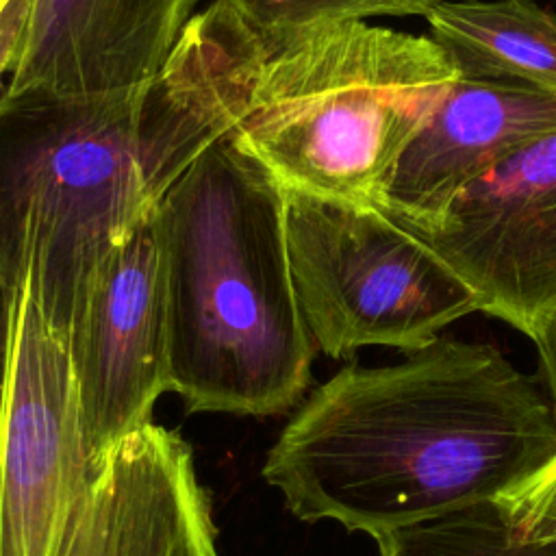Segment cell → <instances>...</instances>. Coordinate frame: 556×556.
Wrapping results in <instances>:
<instances>
[{"label": "cell", "instance_id": "cell-1", "mask_svg": "<svg viewBox=\"0 0 556 556\" xmlns=\"http://www.w3.org/2000/svg\"><path fill=\"white\" fill-rule=\"evenodd\" d=\"M269 43L213 0L141 87L0 91V280L65 339L111 252L243 115Z\"/></svg>", "mask_w": 556, "mask_h": 556}, {"label": "cell", "instance_id": "cell-2", "mask_svg": "<svg viewBox=\"0 0 556 556\" xmlns=\"http://www.w3.org/2000/svg\"><path fill=\"white\" fill-rule=\"evenodd\" d=\"M556 458V415L489 343L439 337L380 367L348 365L291 415L263 478L302 521L374 541L495 504Z\"/></svg>", "mask_w": 556, "mask_h": 556}, {"label": "cell", "instance_id": "cell-3", "mask_svg": "<svg viewBox=\"0 0 556 556\" xmlns=\"http://www.w3.org/2000/svg\"><path fill=\"white\" fill-rule=\"evenodd\" d=\"M167 380L187 413L282 415L311 387L317 343L287 243V193L232 137L161 198Z\"/></svg>", "mask_w": 556, "mask_h": 556}, {"label": "cell", "instance_id": "cell-4", "mask_svg": "<svg viewBox=\"0 0 556 556\" xmlns=\"http://www.w3.org/2000/svg\"><path fill=\"white\" fill-rule=\"evenodd\" d=\"M191 445L148 424L91 456L67 341L20 295L0 441V556H219Z\"/></svg>", "mask_w": 556, "mask_h": 556}, {"label": "cell", "instance_id": "cell-5", "mask_svg": "<svg viewBox=\"0 0 556 556\" xmlns=\"http://www.w3.org/2000/svg\"><path fill=\"white\" fill-rule=\"evenodd\" d=\"M456 78L428 35L317 26L269 43L230 137L285 193L380 208L395 161Z\"/></svg>", "mask_w": 556, "mask_h": 556}, {"label": "cell", "instance_id": "cell-6", "mask_svg": "<svg viewBox=\"0 0 556 556\" xmlns=\"http://www.w3.org/2000/svg\"><path fill=\"white\" fill-rule=\"evenodd\" d=\"M287 243L306 326L332 358L367 345L417 352L478 311L463 278L378 206L287 193Z\"/></svg>", "mask_w": 556, "mask_h": 556}, {"label": "cell", "instance_id": "cell-7", "mask_svg": "<svg viewBox=\"0 0 556 556\" xmlns=\"http://www.w3.org/2000/svg\"><path fill=\"white\" fill-rule=\"evenodd\" d=\"M406 228L463 278L480 313L530 337L556 308V130L500 161L434 219Z\"/></svg>", "mask_w": 556, "mask_h": 556}, {"label": "cell", "instance_id": "cell-8", "mask_svg": "<svg viewBox=\"0 0 556 556\" xmlns=\"http://www.w3.org/2000/svg\"><path fill=\"white\" fill-rule=\"evenodd\" d=\"M67 350L87 447L104 458L152 421L154 402L169 391L167 298L154 213L96 274Z\"/></svg>", "mask_w": 556, "mask_h": 556}, {"label": "cell", "instance_id": "cell-9", "mask_svg": "<svg viewBox=\"0 0 556 556\" xmlns=\"http://www.w3.org/2000/svg\"><path fill=\"white\" fill-rule=\"evenodd\" d=\"M200 0H9L0 91H130L167 61Z\"/></svg>", "mask_w": 556, "mask_h": 556}, {"label": "cell", "instance_id": "cell-10", "mask_svg": "<svg viewBox=\"0 0 556 556\" xmlns=\"http://www.w3.org/2000/svg\"><path fill=\"white\" fill-rule=\"evenodd\" d=\"M556 130V96L456 78L395 161L380 208L400 224L434 219L500 161Z\"/></svg>", "mask_w": 556, "mask_h": 556}, {"label": "cell", "instance_id": "cell-11", "mask_svg": "<svg viewBox=\"0 0 556 556\" xmlns=\"http://www.w3.org/2000/svg\"><path fill=\"white\" fill-rule=\"evenodd\" d=\"M426 22L460 78L556 96V11L534 0H443Z\"/></svg>", "mask_w": 556, "mask_h": 556}, {"label": "cell", "instance_id": "cell-12", "mask_svg": "<svg viewBox=\"0 0 556 556\" xmlns=\"http://www.w3.org/2000/svg\"><path fill=\"white\" fill-rule=\"evenodd\" d=\"M267 43L317 26L367 22L371 17H410L443 0H219Z\"/></svg>", "mask_w": 556, "mask_h": 556}, {"label": "cell", "instance_id": "cell-13", "mask_svg": "<svg viewBox=\"0 0 556 556\" xmlns=\"http://www.w3.org/2000/svg\"><path fill=\"white\" fill-rule=\"evenodd\" d=\"M406 556H556V541H515L493 504L393 534Z\"/></svg>", "mask_w": 556, "mask_h": 556}, {"label": "cell", "instance_id": "cell-14", "mask_svg": "<svg viewBox=\"0 0 556 556\" xmlns=\"http://www.w3.org/2000/svg\"><path fill=\"white\" fill-rule=\"evenodd\" d=\"M493 506L515 541H556V458L526 486L500 497Z\"/></svg>", "mask_w": 556, "mask_h": 556}, {"label": "cell", "instance_id": "cell-15", "mask_svg": "<svg viewBox=\"0 0 556 556\" xmlns=\"http://www.w3.org/2000/svg\"><path fill=\"white\" fill-rule=\"evenodd\" d=\"M20 295H22V291L17 293L0 280V441H2L9 393H11Z\"/></svg>", "mask_w": 556, "mask_h": 556}, {"label": "cell", "instance_id": "cell-16", "mask_svg": "<svg viewBox=\"0 0 556 556\" xmlns=\"http://www.w3.org/2000/svg\"><path fill=\"white\" fill-rule=\"evenodd\" d=\"M530 339L536 348L543 380L547 384L549 402L556 415V308L536 324V328L530 332Z\"/></svg>", "mask_w": 556, "mask_h": 556}, {"label": "cell", "instance_id": "cell-17", "mask_svg": "<svg viewBox=\"0 0 556 556\" xmlns=\"http://www.w3.org/2000/svg\"><path fill=\"white\" fill-rule=\"evenodd\" d=\"M376 543H378L380 556H406V552L400 547V543H397V539L393 534L380 536V539H376Z\"/></svg>", "mask_w": 556, "mask_h": 556}, {"label": "cell", "instance_id": "cell-18", "mask_svg": "<svg viewBox=\"0 0 556 556\" xmlns=\"http://www.w3.org/2000/svg\"><path fill=\"white\" fill-rule=\"evenodd\" d=\"M7 4H9V0H0V17H2V13H4Z\"/></svg>", "mask_w": 556, "mask_h": 556}]
</instances>
